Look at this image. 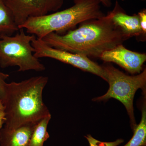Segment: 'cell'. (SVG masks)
Masks as SVG:
<instances>
[{
  "label": "cell",
  "mask_w": 146,
  "mask_h": 146,
  "mask_svg": "<svg viewBox=\"0 0 146 146\" xmlns=\"http://www.w3.org/2000/svg\"><path fill=\"white\" fill-rule=\"evenodd\" d=\"M109 84V89L103 96L94 98V101H104L110 98L117 100L125 107L130 118L131 129L137 125L133 106V101L139 89L145 90L146 69L136 76L127 75L110 64L102 66Z\"/></svg>",
  "instance_id": "obj_5"
},
{
  "label": "cell",
  "mask_w": 146,
  "mask_h": 146,
  "mask_svg": "<svg viewBox=\"0 0 146 146\" xmlns=\"http://www.w3.org/2000/svg\"><path fill=\"white\" fill-rule=\"evenodd\" d=\"M74 5L64 10L29 18L19 29L42 39L52 33L60 34L79 24L105 16L99 0H74Z\"/></svg>",
  "instance_id": "obj_3"
},
{
  "label": "cell",
  "mask_w": 146,
  "mask_h": 146,
  "mask_svg": "<svg viewBox=\"0 0 146 146\" xmlns=\"http://www.w3.org/2000/svg\"><path fill=\"white\" fill-rule=\"evenodd\" d=\"M140 18V25L143 35H145L146 33V10L144 9L138 13Z\"/></svg>",
  "instance_id": "obj_16"
},
{
  "label": "cell",
  "mask_w": 146,
  "mask_h": 146,
  "mask_svg": "<svg viewBox=\"0 0 146 146\" xmlns=\"http://www.w3.org/2000/svg\"><path fill=\"white\" fill-rule=\"evenodd\" d=\"M5 114L4 110L0 111V129L3 127V126L5 123Z\"/></svg>",
  "instance_id": "obj_17"
},
{
  "label": "cell",
  "mask_w": 146,
  "mask_h": 146,
  "mask_svg": "<svg viewBox=\"0 0 146 146\" xmlns=\"http://www.w3.org/2000/svg\"><path fill=\"white\" fill-rule=\"evenodd\" d=\"M17 32L14 36L0 35V67L18 66V72L45 70L44 65L34 55L31 42L36 36L27 35L23 29Z\"/></svg>",
  "instance_id": "obj_4"
},
{
  "label": "cell",
  "mask_w": 146,
  "mask_h": 146,
  "mask_svg": "<svg viewBox=\"0 0 146 146\" xmlns=\"http://www.w3.org/2000/svg\"><path fill=\"white\" fill-rule=\"evenodd\" d=\"M105 7H109L112 5L111 0H99Z\"/></svg>",
  "instance_id": "obj_18"
},
{
  "label": "cell",
  "mask_w": 146,
  "mask_h": 146,
  "mask_svg": "<svg viewBox=\"0 0 146 146\" xmlns=\"http://www.w3.org/2000/svg\"><path fill=\"white\" fill-rule=\"evenodd\" d=\"M120 7L117 1L113 10L107 15L84 22L78 28L68 31L65 34L52 33L42 39L55 48L88 57L100 58L104 52L122 44L129 39L112 21Z\"/></svg>",
  "instance_id": "obj_1"
},
{
  "label": "cell",
  "mask_w": 146,
  "mask_h": 146,
  "mask_svg": "<svg viewBox=\"0 0 146 146\" xmlns=\"http://www.w3.org/2000/svg\"><path fill=\"white\" fill-rule=\"evenodd\" d=\"M48 80L46 76H38L7 83L2 101L5 114L4 127L14 129L36 125L51 115L43 99V90Z\"/></svg>",
  "instance_id": "obj_2"
},
{
  "label": "cell",
  "mask_w": 146,
  "mask_h": 146,
  "mask_svg": "<svg viewBox=\"0 0 146 146\" xmlns=\"http://www.w3.org/2000/svg\"><path fill=\"white\" fill-rule=\"evenodd\" d=\"M100 58L105 62L116 63L133 74H140L142 71L146 55L128 50L121 44L104 52Z\"/></svg>",
  "instance_id": "obj_8"
},
{
  "label": "cell",
  "mask_w": 146,
  "mask_h": 146,
  "mask_svg": "<svg viewBox=\"0 0 146 146\" xmlns=\"http://www.w3.org/2000/svg\"><path fill=\"white\" fill-rule=\"evenodd\" d=\"M9 77V75L7 74L0 72V100L2 101L5 94L7 83L6 80Z\"/></svg>",
  "instance_id": "obj_15"
},
{
  "label": "cell",
  "mask_w": 146,
  "mask_h": 146,
  "mask_svg": "<svg viewBox=\"0 0 146 146\" xmlns=\"http://www.w3.org/2000/svg\"><path fill=\"white\" fill-rule=\"evenodd\" d=\"M31 44L35 50L34 56L38 59L49 58L55 59L96 75L106 81V75L102 66L87 56L55 48L36 37L33 40Z\"/></svg>",
  "instance_id": "obj_6"
},
{
  "label": "cell",
  "mask_w": 146,
  "mask_h": 146,
  "mask_svg": "<svg viewBox=\"0 0 146 146\" xmlns=\"http://www.w3.org/2000/svg\"><path fill=\"white\" fill-rule=\"evenodd\" d=\"M1 110H4V107L2 101L0 100V111Z\"/></svg>",
  "instance_id": "obj_19"
},
{
  "label": "cell",
  "mask_w": 146,
  "mask_h": 146,
  "mask_svg": "<svg viewBox=\"0 0 146 146\" xmlns=\"http://www.w3.org/2000/svg\"><path fill=\"white\" fill-rule=\"evenodd\" d=\"M64 0H6L19 28L29 18L41 17L57 11Z\"/></svg>",
  "instance_id": "obj_7"
},
{
  "label": "cell",
  "mask_w": 146,
  "mask_h": 146,
  "mask_svg": "<svg viewBox=\"0 0 146 146\" xmlns=\"http://www.w3.org/2000/svg\"><path fill=\"white\" fill-rule=\"evenodd\" d=\"M90 146H118L124 142L123 139H118L112 142H102L94 138L90 134L85 136Z\"/></svg>",
  "instance_id": "obj_14"
},
{
  "label": "cell",
  "mask_w": 146,
  "mask_h": 146,
  "mask_svg": "<svg viewBox=\"0 0 146 146\" xmlns=\"http://www.w3.org/2000/svg\"><path fill=\"white\" fill-rule=\"evenodd\" d=\"M132 138L123 146H146V103L143 105L141 121L133 129Z\"/></svg>",
  "instance_id": "obj_13"
},
{
  "label": "cell",
  "mask_w": 146,
  "mask_h": 146,
  "mask_svg": "<svg viewBox=\"0 0 146 146\" xmlns=\"http://www.w3.org/2000/svg\"><path fill=\"white\" fill-rule=\"evenodd\" d=\"M122 1H125V0H122Z\"/></svg>",
  "instance_id": "obj_20"
},
{
  "label": "cell",
  "mask_w": 146,
  "mask_h": 146,
  "mask_svg": "<svg viewBox=\"0 0 146 146\" xmlns=\"http://www.w3.org/2000/svg\"><path fill=\"white\" fill-rule=\"evenodd\" d=\"M115 25L119 28L125 35L129 38L143 34L140 25L139 16L135 14L128 15L120 7L112 19Z\"/></svg>",
  "instance_id": "obj_10"
},
{
  "label": "cell",
  "mask_w": 146,
  "mask_h": 146,
  "mask_svg": "<svg viewBox=\"0 0 146 146\" xmlns=\"http://www.w3.org/2000/svg\"><path fill=\"white\" fill-rule=\"evenodd\" d=\"M51 119V115H48L36 124L33 131L28 146H44L45 142L50 138L47 128Z\"/></svg>",
  "instance_id": "obj_12"
},
{
  "label": "cell",
  "mask_w": 146,
  "mask_h": 146,
  "mask_svg": "<svg viewBox=\"0 0 146 146\" xmlns=\"http://www.w3.org/2000/svg\"><path fill=\"white\" fill-rule=\"evenodd\" d=\"M19 29L6 0H0V35H12Z\"/></svg>",
  "instance_id": "obj_11"
},
{
  "label": "cell",
  "mask_w": 146,
  "mask_h": 146,
  "mask_svg": "<svg viewBox=\"0 0 146 146\" xmlns=\"http://www.w3.org/2000/svg\"><path fill=\"white\" fill-rule=\"evenodd\" d=\"M36 125L23 126L14 129L3 127L0 129V146H28Z\"/></svg>",
  "instance_id": "obj_9"
}]
</instances>
